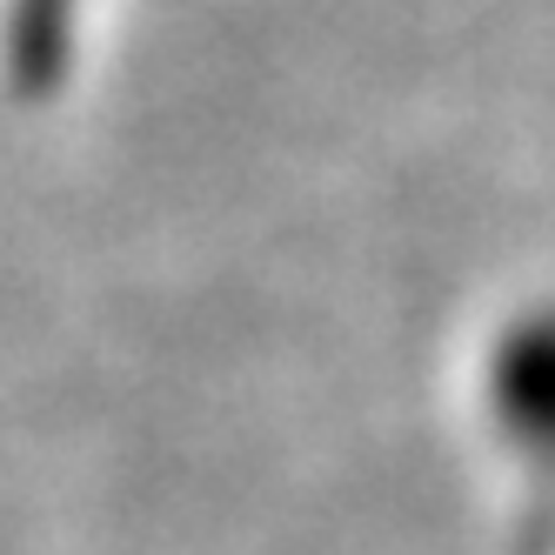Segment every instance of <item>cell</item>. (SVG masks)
Returning a JSON list of instances; mask_svg holds the SVG:
<instances>
[{"label": "cell", "mask_w": 555, "mask_h": 555, "mask_svg": "<svg viewBox=\"0 0 555 555\" xmlns=\"http://www.w3.org/2000/svg\"><path fill=\"white\" fill-rule=\"evenodd\" d=\"M67 27H74V0H14V41L34 67L61 54Z\"/></svg>", "instance_id": "cell-1"}]
</instances>
